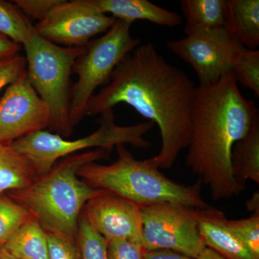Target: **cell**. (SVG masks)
Instances as JSON below:
<instances>
[{
  "instance_id": "1",
  "label": "cell",
  "mask_w": 259,
  "mask_h": 259,
  "mask_svg": "<svg viewBox=\"0 0 259 259\" xmlns=\"http://www.w3.org/2000/svg\"><path fill=\"white\" fill-rule=\"evenodd\" d=\"M197 87L152 42L141 44L116 66L110 83L92 97L87 116L101 115L120 103L133 107L158 125L161 148L153 158L158 168H170L190 145Z\"/></svg>"
},
{
  "instance_id": "2",
  "label": "cell",
  "mask_w": 259,
  "mask_h": 259,
  "mask_svg": "<svg viewBox=\"0 0 259 259\" xmlns=\"http://www.w3.org/2000/svg\"><path fill=\"white\" fill-rule=\"evenodd\" d=\"M258 115L255 102L243 96L233 73L197 87L186 166L208 187L214 200L231 199L245 190L233 174L232 151Z\"/></svg>"
},
{
  "instance_id": "3",
  "label": "cell",
  "mask_w": 259,
  "mask_h": 259,
  "mask_svg": "<svg viewBox=\"0 0 259 259\" xmlns=\"http://www.w3.org/2000/svg\"><path fill=\"white\" fill-rule=\"evenodd\" d=\"M111 148H96L61 158L45 175L28 187L7 192L26 209L48 233L76 242L79 220L90 199L105 190H97L78 176L87 163L108 159Z\"/></svg>"
},
{
  "instance_id": "4",
  "label": "cell",
  "mask_w": 259,
  "mask_h": 259,
  "mask_svg": "<svg viewBox=\"0 0 259 259\" xmlns=\"http://www.w3.org/2000/svg\"><path fill=\"white\" fill-rule=\"evenodd\" d=\"M115 148V162L87 163L79 168L78 176L93 188L111 192L141 207L156 204L194 209L210 207L201 195L200 180L193 185H181L162 174L153 157L140 161L125 145Z\"/></svg>"
},
{
  "instance_id": "5",
  "label": "cell",
  "mask_w": 259,
  "mask_h": 259,
  "mask_svg": "<svg viewBox=\"0 0 259 259\" xmlns=\"http://www.w3.org/2000/svg\"><path fill=\"white\" fill-rule=\"evenodd\" d=\"M23 47L29 81L49 109V129L61 137L69 138L74 128L69 117L71 74L85 47H60L35 31Z\"/></svg>"
},
{
  "instance_id": "6",
  "label": "cell",
  "mask_w": 259,
  "mask_h": 259,
  "mask_svg": "<svg viewBox=\"0 0 259 259\" xmlns=\"http://www.w3.org/2000/svg\"><path fill=\"white\" fill-rule=\"evenodd\" d=\"M100 115L98 129L81 139L68 141L59 135L44 130L17 140L10 146L31 163L37 177L50 171L59 159L88 148L113 149L118 145L126 144L143 149L151 147V142L145 139L144 136L154 127L151 121L120 126L116 125L113 109Z\"/></svg>"
},
{
  "instance_id": "7",
  "label": "cell",
  "mask_w": 259,
  "mask_h": 259,
  "mask_svg": "<svg viewBox=\"0 0 259 259\" xmlns=\"http://www.w3.org/2000/svg\"><path fill=\"white\" fill-rule=\"evenodd\" d=\"M132 24L115 20L102 36L94 38L75 61L72 73L78 79L71 87L69 117L71 125H77L87 116L90 99L99 87L110 83L116 66L126 55L141 44L131 35Z\"/></svg>"
},
{
  "instance_id": "8",
  "label": "cell",
  "mask_w": 259,
  "mask_h": 259,
  "mask_svg": "<svg viewBox=\"0 0 259 259\" xmlns=\"http://www.w3.org/2000/svg\"><path fill=\"white\" fill-rule=\"evenodd\" d=\"M198 209L168 204L141 207L145 250H172L197 259L206 248L199 236Z\"/></svg>"
},
{
  "instance_id": "9",
  "label": "cell",
  "mask_w": 259,
  "mask_h": 259,
  "mask_svg": "<svg viewBox=\"0 0 259 259\" xmlns=\"http://www.w3.org/2000/svg\"><path fill=\"white\" fill-rule=\"evenodd\" d=\"M166 47L190 65L199 86L212 84L231 74L244 47L225 28L193 32L180 40L168 41Z\"/></svg>"
},
{
  "instance_id": "10",
  "label": "cell",
  "mask_w": 259,
  "mask_h": 259,
  "mask_svg": "<svg viewBox=\"0 0 259 259\" xmlns=\"http://www.w3.org/2000/svg\"><path fill=\"white\" fill-rule=\"evenodd\" d=\"M115 19L105 14L93 0H61L47 18L34 25L37 35L63 47H85Z\"/></svg>"
},
{
  "instance_id": "11",
  "label": "cell",
  "mask_w": 259,
  "mask_h": 259,
  "mask_svg": "<svg viewBox=\"0 0 259 259\" xmlns=\"http://www.w3.org/2000/svg\"><path fill=\"white\" fill-rule=\"evenodd\" d=\"M49 109L29 81L27 72L7 87L0 98V144L10 145L49 128Z\"/></svg>"
},
{
  "instance_id": "12",
  "label": "cell",
  "mask_w": 259,
  "mask_h": 259,
  "mask_svg": "<svg viewBox=\"0 0 259 259\" xmlns=\"http://www.w3.org/2000/svg\"><path fill=\"white\" fill-rule=\"evenodd\" d=\"M82 214L107 242L141 243L142 211L140 206L131 201L105 190L87 202Z\"/></svg>"
},
{
  "instance_id": "13",
  "label": "cell",
  "mask_w": 259,
  "mask_h": 259,
  "mask_svg": "<svg viewBox=\"0 0 259 259\" xmlns=\"http://www.w3.org/2000/svg\"><path fill=\"white\" fill-rule=\"evenodd\" d=\"M219 209H198L199 236L206 247L228 259H258L247 249L227 223Z\"/></svg>"
},
{
  "instance_id": "14",
  "label": "cell",
  "mask_w": 259,
  "mask_h": 259,
  "mask_svg": "<svg viewBox=\"0 0 259 259\" xmlns=\"http://www.w3.org/2000/svg\"><path fill=\"white\" fill-rule=\"evenodd\" d=\"M98 9L112 15L115 20L132 24L146 20L161 26L175 28L182 22L178 13L170 11L148 0H93Z\"/></svg>"
},
{
  "instance_id": "15",
  "label": "cell",
  "mask_w": 259,
  "mask_h": 259,
  "mask_svg": "<svg viewBox=\"0 0 259 259\" xmlns=\"http://www.w3.org/2000/svg\"><path fill=\"white\" fill-rule=\"evenodd\" d=\"M225 28L246 49L259 46L258 0H228Z\"/></svg>"
},
{
  "instance_id": "16",
  "label": "cell",
  "mask_w": 259,
  "mask_h": 259,
  "mask_svg": "<svg viewBox=\"0 0 259 259\" xmlns=\"http://www.w3.org/2000/svg\"><path fill=\"white\" fill-rule=\"evenodd\" d=\"M0 248L18 259H49L47 232L32 216Z\"/></svg>"
},
{
  "instance_id": "17",
  "label": "cell",
  "mask_w": 259,
  "mask_h": 259,
  "mask_svg": "<svg viewBox=\"0 0 259 259\" xmlns=\"http://www.w3.org/2000/svg\"><path fill=\"white\" fill-rule=\"evenodd\" d=\"M228 0H182L187 35L202 30L225 28Z\"/></svg>"
},
{
  "instance_id": "18",
  "label": "cell",
  "mask_w": 259,
  "mask_h": 259,
  "mask_svg": "<svg viewBox=\"0 0 259 259\" xmlns=\"http://www.w3.org/2000/svg\"><path fill=\"white\" fill-rule=\"evenodd\" d=\"M231 163L234 176L242 185L248 180L259 184V115L248 134L235 144Z\"/></svg>"
},
{
  "instance_id": "19",
  "label": "cell",
  "mask_w": 259,
  "mask_h": 259,
  "mask_svg": "<svg viewBox=\"0 0 259 259\" xmlns=\"http://www.w3.org/2000/svg\"><path fill=\"white\" fill-rule=\"evenodd\" d=\"M37 177L25 156L10 145L0 144V194L28 187Z\"/></svg>"
},
{
  "instance_id": "20",
  "label": "cell",
  "mask_w": 259,
  "mask_h": 259,
  "mask_svg": "<svg viewBox=\"0 0 259 259\" xmlns=\"http://www.w3.org/2000/svg\"><path fill=\"white\" fill-rule=\"evenodd\" d=\"M34 32V25L13 1L0 0V35L23 47Z\"/></svg>"
},
{
  "instance_id": "21",
  "label": "cell",
  "mask_w": 259,
  "mask_h": 259,
  "mask_svg": "<svg viewBox=\"0 0 259 259\" xmlns=\"http://www.w3.org/2000/svg\"><path fill=\"white\" fill-rule=\"evenodd\" d=\"M81 259H109L107 241L91 226L81 213L77 233Z\"/></svg>"
},
{
  "instance_id": "22",
  "label": "cell",
  "mask_w": 259,
  "mask_h": 259,
  "mask_svg": "<svg viewBox=\"0 0 259 259\" xmlns=\"http://www.w3.org/2000/svg\"><path fill=\"white\" fill-rule=\"evenodd\" d=\"M30 216L7 193L0 194V245L13 236Z\"/></svg>"
},
{
  "instance_id": "23",
  "label": "cell",
  "mask_w": 259,
  "mask_h": 259,
  "mask_svg": "<svg viewBox=\"0 0 259 259\" xmlns=\"http://www.w3.org/2000/svg\"><path fill=\"white\" fill-rule=\"evenodd\" d=\"M233 75L243 86L259 96V51L243 47L233 69Z\"/></svg>"
},
{
  "instance_id": "24",
  "label": "cell",
  "mask_w": 259,
  "mask_h": 259,
  "mask_svg": "<svg viewBox=\"0 0 259 259\" xmlns=\"http://www.w3.org/2000/svg\"><path fill=\"white\" fill-rule=\"evenodd\" d=\"M227 223L245 248L259 259V213L245 219L227 220Z\"/></svg>"
},
{
  "instance_id": "25",
  "label": "cell",
  "mask_w": 259,
  "mask_h": 259,
  "mask_svg": "<svg viewBox=\"0 0 259 259\" xmlns=\"http://www.w3.org/2000/svg\"><path fill=\"white\" fill-rule=\"evenodd\" d=\"M25 56L15 54L0 59V91L26 72Z\"/></svg>"
},
{
  "instance_id": "26",
  "label": "cell",
  "mask_w": 259,
  "mask_h": 259,
  "mask_svg": "<svg viewBox=\"0 0 259 259\" xmlns=\"http://www.w3.org/2000/svg\"><path fill=\"white\" fill-rule=\"evenodd\" d=\"M47 235L49 259H81L77 242L48 232Z\"/></svg>"
},
{
  "instance_id": "27",
  "label": "cell",
  "mask_w": 259,
  "mask_h": 259,
  "mask_svg": "<svg viewBox=\"0 0 259 259\" xmlns=\"http://www.w3.org/2000/svg\"><path fill=\"white\" fill-rule=\"evenodd\" d=\"M13 2L27 18L40 22L47 18L61 0H14Z\"/></svg>"
},
{
  "instance_id": "28",
  "label": "cell",
  "mask_w": 259,
  "mask_h": 259,
  "mask_svg": "<svg viewBox=\"0 0 259 259\" xmlns=\"http://www.w3.org/2000/svg\"><path fill=\"white\" fill-rule=\"evenodd\" d=\"M107 253L109 259H145L144 247L138 242H107Z\"/></svg>"
},
{
  "instance_id": "29",
  "label": "cell",
  "mask_w": 259,
  "mask_h": 259,
  "mask_svg": "<svg viewBox=\"0 0 259 259\" xmlns=\"http://www.w3.org/2000/svg\"><path fill=\"white\" fill-rule=\"evenodd\" d=\"M145 259H196L168 250H145Z\"/></svg>"
},
{
  "instance_id": "30",
  "label": "cell",
  "mask_w": 259,
  "mask_h": 259,
  "mask_svg": "<svg viewBox=\"0 0 259 259\" xmlns=\"http://www.w3.org/2000/svg\"><path fill=\"white\" fill-rule=\"evenodd\" d=\"M23 47L10 40L4 35H0V59L6 56L20 54Z\"/></svg>"
},
{
  "instance_id": "31",
  "label": "cell",
  "mask_w": 259,
  "mask_h": 259,
  "mask_svg": "<svg viewBox=\"0 0 259 259\" xmlns=\"http://www.w3.org/2000/svg\"><path fill=\"white\" fill-rule=\"evenodd\" d=\"M245 207L248 212L253 213H259V193L258 191L253 194L246 202H245Z\"/></svg>"
},
{
  "instance_id": "32",
  "label": "cell",
  "mask_w": 259,
  "mask_h": 259,
  "mask_svg": "<svg viewBox=\"0 0 259 259\" xmlns=\"http://www.w3.org/2000/svg\"><path fill=\"white\" fill-rule=\"evenodd\" d=\"M197 259H228L225 258L223 255H220L217 252L206 247Z\"/></svg>"
},
{
  "instance_id": "33",
  "label": "cell",
  "mask_w": 259,
  "mask_h": 259,
  "mask_svg": "<svg viewBox=\"0 0 259 259\" xmlns=\"http://www.w3.org/2000/svg\"><path fill=\"white\" fill-rule=\"evenodd\" d=\"M0 259H18L15 258V257L11 256L8 253H5L3 250L0 248Z\"/></svg>"
}]
</instances>
